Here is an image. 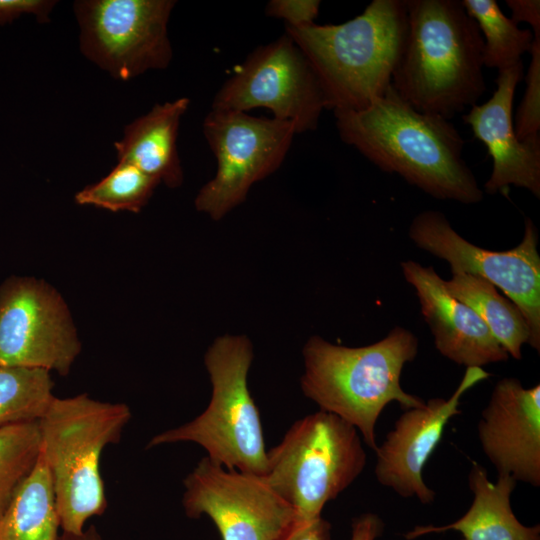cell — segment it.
Returning a JSON list of instances; mask_svg holds the SVG:
<instances>
[{
  "instance_id": "9c48e42d",
  "label": "cell",
  "mask_w": 540,
  "mask_h": 540,
  "mask_svg": "<svg viewBox=\"0 0 540 540\" xmlns=\"http://www.w3.org/2000/svg\"><path fill=\"white\" fill-rule=\"evenodd\" d=\"M175 4L174 0L75 1L82 54L121 81L167 68L173 57L168 22Z\"/></svg>"
},
{
  "instance_id": "ba28073f",
  "label": "cell",
  "mask_w": 540,
  "mask_h": 540,
  "mask_svg": "<svg viewBox=\"0 0 540 540\" xmlns=\"http://www.w3.org/2000/svg\"><path fill=\"white\" fill-rule=\"evenodd\" d=\"M203 134L217 170L199 190L194 205L218 221L246 199L256 182L281 166L297 131L292 123L276 118L211 109L203 121Z\"/></svg>"
},
{
  "instance_id": "8992f818",
  "label": "cell",
  "mask_w": 540,
  "mask_h": 540,
  "mask_svg": "<svg viewBox=\"0 0 540 540\" xmlns=\"http://www.w3.org/2000/svg\"><path fill=\"white\" fill-rule=\"evenodd\" d=\"M253 346L244 335H223L204 356L212 394L206 409L193 420L163 431L147 448L192 442L214 463L227 469L263 476L267 451L259 410L248 388Z\"/></svg>"
},
{
  "instance_id": "4dcf8cb0",
  "label": "cell",
  "mask_w": 540,
  "mask_h": 540,
  "mask_svg": "<svg viewBox=\"0 0 540 540\" xmlns=\"http://www.w3.org/2000/svg\"><path fill=\"white\" fill-rule=\"evenodd\" d=\"M384 524L374 513H364L352 521L350 540H376L381 535Z\"/></svg>"
},
{
  "instance_id": "484cf974",
  "label": "cell",
  "mask_w": 540,
  "mask_h": 540,
  "mask_svg": "<svg viewBox=\"0 0 540 540\" xmlns=\"http://www.w3.org/2000/svg\"><path fill=\"white\" fill-rule=\"evenodd\" d=\"M529 53L526 87L513 122L515 133L520 140L540 136V34H533Z\"/></svg>"
},
{
  "instance_id": "4316f807",
  "label": "cell",
  "mask_w": 540,
  "mask_h": 540,
  "mask_svg": "<svg viewBox=\"0 0 540 540\" xmlns=\"http://www.w3.org/2000/svg\"><path fill=\"white\" fill-rule=\"evenodd\" d=\"M318 0H271L266 6V14L281 18L285 26L300 27L314 23L320 8Z\"/></svg>"
},
{
  "instance_id": "6da1fadb",
  "label": "cell",
  "mask_w": 540,
  "mask_h": 540,
  "mask_svg": "<svg viewBox=\"0 0 540 540\" xmlns=\"http://www.w3.org/2000/svg\"><path fill=\"white\" fill-rule=\"evenodd\" d=\"M343 142L380 170L428 195L476 204L483 191L463 159L464 140L450 120L416 110L392 86L361 110H333Z\"/></svg>"
},
{
  "instance_id": "30bf717a",
  "label": "cell",
  "mask_w": 540,
  "mask_h": 540,
  "mask_svg": "<svg viewBox=\"0 0 540 540\" xmlns=\"http://www.w3.org/2000/svg\"><path fill=\"white\" fill-rule=\"evenodd\" d=\"M408 236L418 248L445 260L452 274L478 276L498 287L522 311L530 333L528 345L540 352L539 237L530 218L525 219L522 241L505 251L470 243L436 210L418 213L409 226Z\"/></svg>"
},
{
  "instance_id": "f546056e",
  "label": "cell",
  "mask_w": 540,
  "mask_h": 540,
  "mask_svg": "<svg viewBox=\"0 0 540 540\" xmlns=\"http://www.w3.org/2000/svg\"><path fill=\"white\" fill-rule=\"evenodd\" d=\"M511 19L519 24L528 23L533 34H540V1L539 0H506Z\"/></svg>"
},
{
  "instance_id": "603a6c76",
  "label": "cell",
  "mask_w": 540,
  "mask_h": 540,
  "mask_svg": "<svg viewBox=\"0 0 540 540\" xmlns=\"http://www.w3.org/2000/svg\"><path fill=\"white\" fill-rule=\"evenodd\" d=\"M50 373L0 363V428L40 420L55 397Z\"/></svg>"
},
{
  "instance_id": "52a82bcc",
  "label": "cell",
  "mask_w": 540,
  "mask_h": 540,
  "mask_svg": "<svg viewBox=\"0 0 540 540\" xmlns=\"http://www.w3.org/2000/svg\"><path fill=\"white\" fill-rule=\"evenodd\" d=\"M362 441L354 426L319 410L295 421L267 451L261 477L299 522L313 521L363 472L367 455Z\"/></svg>"
},
{
  "instance_id": "f1b7e54d",
  "label": "cell",
  "mask_w": 540,
  "mask_h": 540,
  "mask_svg": "<svg viewBox=\"0 0 540 540\" xmlns=\"http://www.w3.org/2000/svg\"><path fill=\"white\" fill-rule=\"evenodd\" d=\"M330 523L319 517L297 523L281 540H331Z\"/></svg>"
},
{
  "instance_id": "7c38bea8",
  "label": "cell",
  "mask_w": 540,
  "mask_h": 540,
  "mask_svg": "<svg viewBox=\"0 0 540 540\" xmlns=\"http://www.w3.org/2000/svg\"><path fill=\"white\" fill-rule=\"evenodd\" d=\"M80 351L68 306L51 285L27 276L0 284V363L65 376Z\"/></svg>"
},
{
  "instance_id": "7a4b0ae2",
  "label": "cell",
  "mask_w": 540,
  "mask_h": 540,
  "mask_svg": "<svg viewBox=\"0 0 540 540\" xmlns=\"http://www.w3.org/2000/svg\"><path fill=\"white\" fill-rule=\"evenodd\" d=\"M406 8L391 86L416 110L450 120L486 90L483 37L459 0H406Z\"/></svg>"
},
{
  "instance_id": "8fae6325",
  "label": "cell",
  "mask_w": 540,
  "mask_h": 540,
  "mask_svg": "<svg viewBox=\"0 0 540 540\" xmlns=\"http://www.w3.org/2000/svg\"><path fill=\"white\" fill-rule=\"evenodd\" d=\"M256 108L292 123L297 134L315 130L328 109L316 73L287 33L252 51L217 91L211 107L246 113Z\"/></svg>"
},
{
  "instance_id": "5b68a950",
  "label": "cell",
  "mask_w": 540,
  "mask_h": 540,
  "mask_svg": "<svg viewBox=\"0 0 540 540\" xmlns=\"http://www.w3.org/2000/svg\"><path fill=\"white\" fill-rule=\"evenodd\" d=\"M131 417L126 404L83 393L54 397L38 421L40 455L51 477L63 532L80 534L91 517L105 512L101 456L108 445L119 442Z\"/></svg>"
},
{
  "instance_id": "ffe728a7",
  "label": "cell",
  "mask_w": 540,
  "mask_h": 540,
  "mask_svg": "<svg viewBox=\"0 0 540 540\" xmlns=\"http://www.w3.org/2000/svg\"><path fill=\"white\" fill-rule=\"evenodd\" d=\"M60 529L51 477L39 455L0 518V540H59Z\"/></svg>"
},
{
  "instance_id": "cb8c5ba5",
  "label": "cell",
  "mask_w": 540,
  "mask_h": 540,
  "mask_svg": "<svg viewBox=\"0 0 540 540\" xmlns=\"http://www.w3.org/2000/svg\"><path fill=\"white\" fill-rule=\"evenodd\" d=\"M158 184V180L137 167L118 162L104 178L77 192L75 202L78 205H90L112 212L139 213Z\"/></svg>"
},
{
  "instance_id": "d6986e66",
  "label": "cell",
  "mask_w": 540,
  "mask_h": 540,
  "mask_svg": "<svg viewBox=\"0 0 540 540\" xmlns=\"http://www.w3.org/2000/svg\"><path fill=\"white\" fill-rule=\"evenodd\" d=\"M516 484L509 475H498L492 482L486 469L474 462L468 475L473 501L467 512L445 526H417L405 537L454 530L462 534V540H540L539 525L525 526L513 513L511 495Z\"/></svg>"
},
{
  "instance_id": "5bb4252c",
  "label": "cell",
  "mask_w": 540,
  "mask_h": 540,
  "mask_svg": "<svg viewBox=\"0 0 540 540\" xmlns=\"http://www.w3.org/2000/svg\"><path fill=\"white\" fill-rule=\"evenodd\" d=\"M489 376L481 367H468L449 398H431L421 407L405 410L374 450V475L378 483L400 497L416 498L422 504L433 503L436 493L424 481V466L441 441L449 420L461 413V397Z\"/></svg>"
},
{
  "instance_id": "d4e9b609",
  "label": "cell",
  "mask_w": 540,
  "mask_h": 540,
  "mask_svg": "<svg viewBox=\"0 0 540 540\" xmlns=\"http://www.w3.org/2000/svg\"><path fill=\"white\" fill-rule=\"evenodd\" d=\"M39 455L38 421L0 428V518L32 472Z\"/></svg>"
},
{
  "instance_id": "2e32d148",
  "label": "cell",
  "mask_w": 540,
  "mask_h": 540,
  "mask_svg": "<svg viewBox=\"0 0 540 540\" xmlns=\"http://www.w3.org/2000/svg\"><path fill=\"white\" fill-rule=\"evenodd\" d=\"M523 78V62L498 71L496 89L483 104L473 105L462 120L487 148L492 172L484 184L488 194H504L509 186L540 197V136L520 140L514 130L513 99Z\"/></svg>"
},
{
  "instance_id": "1f68e13d",
  "label": "cell",
  "mask_w": 540,
  "mask_h": 540,
  "mask_svg": "<svg viewBox=\"0 0 540 540\" xmlns=\"http://www.w3.org/2000/svg\"><path fill=\"white\" fill-rule=\"evenodd\" d=\"M59 540H102L101 535L94 525L90 526L80 534H72L63 532L60 534Z\"/></svg>"
},
{
  "instance_id": "4fadbf2b",
  "label": "cell",
  "mask_w": 540,
  "mask_h": 540,
  "mask_svg": "<svg viewBox=\"0 0 540 540\" xmlns=\"http://www.w3.org/2000/svg\"><path fill=\"white\" fill-rule=\"evenodd\" d=\"M183 485L185 514L209 517L222 540H281L299 523L292 507L261 476L227 469L207 456Z\"/></svg>"
},
{
  "instance_id": "44dd1931",
  "label": "cell",
  "mask_w": 540,
  "mask_h": 540,
  "mask_svg": "<svg viewBox=\"0 0 540 540\" xmlns=\"http://www.w3.org/2000/svg\"><path fill=\"white\" fill-rule=\"evenodd\" d=\"M445 286L476 312L509 357L522 359V347L529 343L530 333L522 311L513 301L489 281L470 274H452Z\"/></svg>"
},
{
  "instance_id": "83f0119b",
  "label": "cell",
  "mask_w": 540,
  "mask_h": 540,
  "mask_svg": "<svg viewBox=\"0 0 540 540\" xmlns=\"http://www.w3.org/2000/svg\"><path fill=\"white\" fill-rule=\"evenodd\" d=\"M57 3L54 0H0V25L25 14L33 15L39 23L50 22V14Z\"/></svg>"
},
{
  "instance_id": "7402d4cb",
  "label": "cell",
  "mask_w": 540,
  "mask_h": 540,
  "mask_svg": "<svg viewBox=\"0 0 540 540\" xmlns=\"http://www.w3.org/2000/svg\"><path fill=\"white\" fill-rule=\"evenodd\" d=\"M484 40L483 63L502 71L522 63L533 42L531 29H522L507 17L495 0H461Z\"/></svg>"
},
{
  "instance_id": "9a60e30c",
  "label": "cell",
  "mask_w": 540,
  "mask_h": 540,
  "mask_svg": "<svg viewBox=\"0 0 540 540\" xmlns=\"http://www.w3.org/2000/svg\"><path fill=\"white\" fill-rule=\"evenodd\" d=\"M477 435L497 475L540 486L539 384L525 388L517 378L500 379L481 412Z\"/></svg>"
},
{
  "instance_id": "ac0fdd59",
  "label": "cell",
  "mask_w": 540,
  "mask_h": 540,
  "mask_svg": "<svg viewBox=\"0 0 540 540\" xmlns=\"http://www.w3.org/2000/svg\"><path fill=\"white\" fill-rule=\"evenodd\" d=\"M190 99L180 97L154 105L151 110L124 127L123 137L114 142L118 162L129 163L147 175L177 188L183 169L177 151V135Z\"/></svg>"
},
{
  "instance_id": "e0dca14e",
  "label": "cell",
  "mask_w": 540,
  "mask_h": 540,
  "mask_svg": "<svg viewBox=\"0 0 540 540\" xmlns=\"http://www.w3.org/2000/svg\"><path fill=\"white\" fill-rule=\"evenodd\" d=\"M401 268L405 280L415 289L423 318L442 356L467 368L509 359L482 319L450 294L445 280L432 266L407 260L401 262Z\"/></svg>"
},
{
  "instance_id": "277c9868",
  "label": "cell",
  "mask_w": 540,
  "mask_h": 540,
  "mask_svg": "<svg viewBox=\"0 0 540 540\" xmlns=\"http://www.w3.org/2000/svg\"><path fill=\"white\" fill-rule=\"evenodd\" d=\"M406 0H373L342 24L285 26L311 64L328 109L361 110L382 97L407 33Z\"/></svg>"
},
{
  "instance_id": "3957f363",
  "label": "cell",
  "mask_w": 540,
  "mask_h": 540,
  "mask_svg": "<svg viewBox=\"0 0 540 540\" xmlns=\"http://www.w3.org/2000/svg\"><path fill=\"white\" fill-rule=\"evenodd\" d=\"M418 347L417 337L400 326L362 347L311 336L302 350L301 390L321 411L354 426L365 444L375 450L377 421L389 403L397 402L407 410L426 402L406 392L400 383L402 370L416 358Z\"/></svg>"
}]
</instances>
